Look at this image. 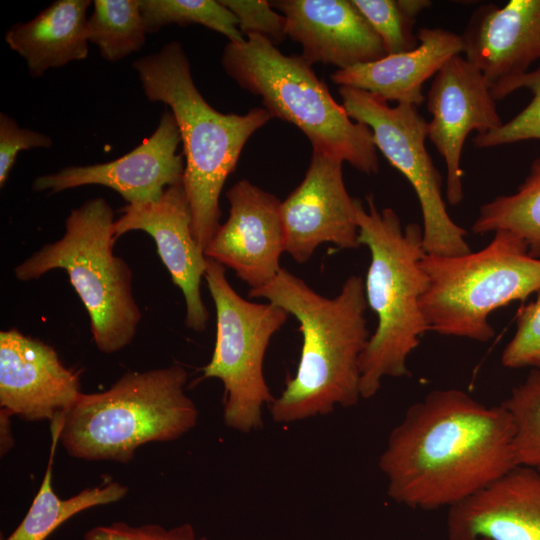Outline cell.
Here are the masks:
<instances>
[{"mask_svg": "<svg viewBox=\"0 0 540 540\" xmlns=\"http://www.w3.org/2000/svg\"><path fill=\"white\" fill-rule=\"evenodd\" d=\"M204 279L216 308V342L203 378L223 383V418L229 428L259 430L263 407L275 399L264 377L265 353L290 314L274 303L242 298L227 280L226 267L209 258Z\"/></svg>", "mask_w": 540, "mask_h": 540, "instance_id": "obj_9", "label": "cell"}, {"mask_svg": "<svg viewBox=\"0 0 540 540\" xmlns=\"http://www.w3.org/2000/svg\"><path fill=\"white\" fill-rule=\"evenodd\" d=\"M59 421L56 419L51 422L52 445L40 488L25 517L5 540H45L73 516L92 507L118 502L128 493L127 486L106 480L67 499L58 497L52 486V478L54 452L59 442Z\"/></svg>", "mask_w": 540, "mask_h": 540, "instance_id": "obj_22", "label": "cell"}, {"mask_svg": "<svg viewBox=\"0 0 540 540\" xmlns=\"http://www.w3.org/2000/svg\"><path fill=\"white\" fill-rule=\"evenodd\" d=\"M133 230L144 231L154 239L172 282L184 295L185 325L195 332H203L209 311L202 300L200 285L207 257L193 234L192 214L183 182L168 187L155 202L126 205L115 220V237L118 239Z\"/></svg>", "mask_w": 540, "mask_h": 540, "instance_id": "obj_15", "label": "cell"}, {"mask_svg": "<svg viewBox=\"0 0 540 540\" xmlns=\"http://www.w3.org/2000/svg\"><path fill=\"white\" fill-rule=\"evenodd\" d=\"M501 363L510 369H540V291L517 311L516 330L502 352Z\"/></svg>", "mask_w": 540, "mask_h": 540, "instance_id": "obj_29", "label": "cell"}, {"mask_svg": "<svg viewBox=\"0 0 540 540\" xmlns=\"http://www.w3.org/2000/svg\"><path fill=\"white\" fill-rule=\"evenodd\" d=\"M151 102L170 107L181 136L183 186L192 214L193 234L205 250L220 226L219 198L248 139L272 116L264 107L246 114H224L204 99L194 84L190 62L179 42L132 64Z\"/></svg>", "mask_w": 540, "mask_h": 540, "instance_id": "obj_3", "label": "cell"}, {"mask_svg": "<svg viewBox=\"0 0 540 540\" xmlns=\"http://www.w3.org/2000/svg\"><path fill=\"white\" fill-rule=\"evenodd\" d=\"M146 30L140 0H95L88 38L101 56L117 62L142 48Z\"/></svg>", "mask_w": 540, "mask_h": 540, "instance_id": "obj_24", "label": "cell"}, {"mask_svg": "<svg viewBox=\"0 0 540 540\" xmlns=\"http://www.w3.org/2000/svg\"><path fill=\"white\" fill-rule=\"evenodd\" d=\"M90 0H56L28 22L17 23L5 41L26 62L33 77L88 56Z\"/></svg>", "mask_w": 540, "mask_h": 540, "instance_id": "obj_21", "label": "cell"}, {"mask_svg": "<svg viewBox=\"0 0 540 540\" xmlns=\"http://www.w3.org/2000/svg\"><path fill=\"white\" fill-rule=\"evenodd\" d=\"M366 202L367 209L357 202L358 242L370 250L365 297L378 318L360 359L361 397L369 399L385 377L410 376L407 359L430 328L420 306L428 287L421 226L403 227L392 208L378 210L372 195Z\"/></svg>", "mask_w": 540, "mask_h": 540, "instance_id": "obj_4", "label": "cell"}, {"mask_svg": "<svg viewBox=\"0 0 540 540\" xmlns=\"http://www.w3.org/2000/svg\"><path fill=\"white\" fill-rule=\"evenodd\" d=\"M338 92L349 117L370 128L377 149L412 185L421 208L426 254L459 256L471 252L465 239L467 231L447 212L442 176L425 146L428 122L417 107H391L385 100L352 87L341 86Z\"/></svg>", "mask_w": 540, "mask_h": 540, "instance_id": "obj_10", "label": "cell"}, {"mask_svg": "<svg viewBox=\"0 0 540 540\" xmlns=\"http://www.w3.org/2000/svg\"><path fill=\"white\" fill-rule=\"evenodd\" d=\"M237 18L241 33L266 38L274 45L287 37L284 16L266 0H220Z\"/></svg>", "mask_w": 540, "mask_h": 540, "instance_id": "obj_30", "label": "cell"}, {"mask_svg": "<svg viewBox=\"0 0 540 540\" xmlns=\"http://www.w3.org/2000/svg\"><path fill=\"white\" fill-rule=\"evenodd\" d=\"M221 64L241 88L261 97L275 118L298 127L313 151L348 162L371 175L379 170L372 131L352 120L301 55H284L264 37L228 42Z\"/></svg>", "mask_w": 540, "mask_h": 540, "instance_id": "obj_6", "label": "cell"}, {"mask_svg": "<svg viewBox=\"0 0 540 540\" xmlns=\"http://www.w3.org/2000/svg\"><path fill=\"white\" fill-rule=\"evenodd\" d=\"M465 59L483 75L492 96L540 61V0L479 6L461 35Z\"/></svg>", "mask_w": 540, "mask_h": 540, "instance_id": "obj_17", "label": "cell"}, {"mask_svg": "<svg viewBox=\"0 0 540 540\" xmlns=\"http://www.w3.org/2000/svg\"><path fill=\"white\" fill-rule=\"evenodd\" d=\"M81 393L79 374L53 347L16 329L0 332V408L26 421L52 422Z\"/></svg>", "mask_w": 540, "mask_h": 540, "instance_id": "obj_16", "label": "cell"}, {"mask_svg": "<svg viewBox=\"0 0 540 540\" xmlns=\"http://www.w3.org/2000/svg\"><path fill=\"white\" fill-rule=\"evenodd\" d=\"M379 36L387 55L412 51L419 45L414 25L432 5L429 0H352Z\"/></svg>", "mask_w": 540, "mask_h": 540, "instance_id": "obj_26", "label": "cell"}, {"mask_svg": "<svg viewBox=\"0 0 540 540\" xmlns=\"http://www.w3.org/2000/svg\"><path fill=\"white\" fill-rule=\"evenodd\" d=\"M248 297L274 303L299 321L302 334L295 375L270 404L274 422L288 424L352 407L361 397L360 359L370 338L364 281L349 276L339 294L327 298L281 268Z\"/></svg>", "mask_w": 540, "mask_h": 540, "instance_id": "obj_2", "label": "cell"}, {"mask_svg": "<svg viewBox=\"0 0 540 540\" xmlns=\"http://www.w3.org/2000/svg\"><path fill=\"white\" fill-rule=\"evenodd\" d=\"M228 219L207 244L204 253L232 269L250 289L269 283L281 270L285 252V230L281 201L247 179L235 183L226 193Z\"/></svg>", "mask_w": 540, "mask_h": 540, "instance_id": "obj_14", "label": "cell"}, {"mask_svg": "<svg viewBox=\"0 0 540 540\" xmlns=\"http://www.w3.org/2000/svg\"><path fill=\"white\" fill-rule=\"evenodd\" d=\"M343 161L313 151L303 181L281 203L285 252L307 262L325 242L354 249L358 242L357 202L348 194Z\"/></svg>", "mask_w": 540, "mask_h": 540, "instance_id": "obj_13", "label": "cell"}, {"mask_svg": "<svg viewBox=\"0 0 540 540\" xmlns=\"http://www.w3.org/2000/svg\"><path fill=\"white\" fill-rule=\"evenodd\" d=\"M140 10L147 33L169 24L182 27L199 24L224 35L232 43L246 38L235 15L220 0H140Z\"/></svg>", "mask_w": 540, "mask_h": 540, "instance_id": "obj_25", "label": "cell"}, {"mask_svg": "<svg viewBox=\"0 0 540 540\" xmlns=\"http://www.w3.org/2000/svg\"><path fill=\"white\" fill-rule=\"evenodd\" d=\"M378 466L396 503L449 509L517 466L511 416L460 389L432 390L392 429Z\"/></svg>", "mask_w": 540, "mask_h": 540, "instance_id": "obj_1", "label": "cell"}, {"mask_svg": "<svg viewBox=\"0 0 540 540\" xmlns=\"http://www.w3.org/2000/svg\"><path fill=\"white\" fill-rule=\"evenodd\" d=\"M285 18L286 35L302 47L310 65L338 70L387 55L384 46L352 0H278L270 2Z\"/></svg>", "mask_w": 540, "mask_h": 540, "instance_id": "obj_18", "label": "cell"}, {"mask_svg": "<svg viewBox=\"0 0 540 540\" xmlns=\"http://www.w3.org/2000/svg\"><path fill=\"white\" fill-rule=\"evenodd\" d=\"M6 409L0 408V454L6 455L14 446L11 417Z\"/></svg>", "mask_w": 540, "mask_h": 540, "instance_id": "obj_33", "label": "cell"}, {"mask_svg": "<svg viewBox=\"0 0 540 540\" xmlns=\"http://www.w3.org/2000/svg\"><path fill=\"white\" fill-rule=\"evenodd\" d=\"M501 404L512 419L517 465L540 471V369H530Z\"/></svg>", "mask_w": 540, "mask_h": 540, "instance_id": "obj_27", "label": "cell"}, {"mask_svg": "<svg viewBox=\"0 0 540 540\" xmlns=\"http://www.w3.org/2000/svg\"><path fill=\"white\" fill-rule=\"evenodd\" d=\"M432 115L427 138L445 161L446 198L451 206L463 199L461 157L467 136L499 128L503 122L482 73L465 57H451L435 74L427 94Z\"/></svg>", "mask_w": 540, "mask_h": 540, "instance_id": "obj_11", "label": "cell"}, {"mask_svg": "<svg viewBox=\"0 0 540 540\" xmlns=\"http://www.w3.org/2000/svg\"><path fill=\"white\" fill-rule=\"evenodd\" d=\"M180 131L173 113L165 109L153 134L122 157L98 164L67 166L33 181L36 192L52 193L85 185L118 192L128 204L159 200L165 190L183 182L185 158L178 154Z\"/></svg>", "mask_w": 540, "mask_h": 540, "instance_id": "obj_12", "label": "cell"}, {"mask_svg": "<svg viewBox=\"0 0 540 540\" xmlns=\"http://www.w3.org/2000/svg\"><path fill=\"white\" fill-rule=\"evenodd\" d=\"M480 540H489V539H486V538H482V539H480Z\"/></svg>", "mask_w": 540, "mask_h": 540, "instance_id": "obj_34", "label": "cell"}, {"mask_svg": "<svg viewBox=\"0 0 540 540\" xmlns=\"http://www.w3.org/2000/svg\"><path fill=\"white\" fill-rule=\"evenodd\" d=\"M508 231L521 239L528 253L540 259V157L510 195H501L483 204L472 225L475 234Z\"/></svg>", "mask_w": 540, "mask_h": 540, "instance_id": "obj_23", "label": "cell"}, {"mask_svg": "<svg viewBox=\"0 0 540 540\" xmlns=\"http://www.w3.org/2000/svg\"><path fill=\"white\" fill-rule=\"evenodd\" d=\"M114 212L96 197L73 209L65 233L14 268L20 281L39 279L54 269L66 271L90 318L97 349L113 354L128 346L141 320L132 287V271L113 247Z\"/></svg>", "mask_w": 540, "mask_h": 540, "instance_id": "obj_7", "label": "cell"}, {"mask_svg": "<svg viewBox=\"0 0 540 540\" xmlns=\"http://www.w3.org/2000/svg\"><path fill=\"white\" fill-rule=\"evenodd\" d=\"M494 233L477 252L423 256L428 287L420 306L430 331L488 342L495 334L488 321L493 311L540 291V259L511 232Z\"/></svg>", "mask_w": 540, "mask_h": 540, "instance_id": "obj_8", "label": "cell"}, {"mask_svg": "<svg viewBox=\"0 0 540 540\" xmlns=\"http://www.w3.org/2000/svg\"><path fill=\"white\" fill-rule=\"evenodd\" d=\"M84 540H209L197 536L193 526L184 523L171 528L159 524L130 525L117 521L95 526L84 534Z\"/></svg>", "mask_w": 540, "mask_h": 540, "instance_id": "obj_31", "label": "cell"}, {"mask_svg": "<svg viewBox=\"0 0 540 540\" xmlns=\"http://www.w3.org/2000/svg\"><path fill=\"white\" fill-rule=\"evenodd\" d=\"M448 540H540V471L517 465L450 507Z\"/></svg>", "mask_w": 540, "mask_h": 540, "instance_id": "obj_19", "label": "cell"}, {"mask_svg": "<svg viewBox=\"0 0 540 540\" xmlns=\"http://www.w3.org/2000/svg\"><path fill=\"white\" fill-rule=\"evenodd\" d=\"M187 377L174 364L127 372L105 391L82 392L59 421V443L77 459L127 464L144 444L179 439L199 417L185 393Z\"/></svg>", "mask_w": 540, "mask_h": 540, "instance_id": "obj_5", "label": "cell"}, {"mask_svg": "<svg viewBox=\"0 0 540 540\" xmlns=\"http://www.w3.org/2000/svg\"><path fill=\"white\" fill-rule=\"evenodd\" d=\"M53 140L46 134L22 128L5 113L0 114V187L3 188L19 152L50 148Z\"/></svg>", "mask_w": 540, "mask_h": 540, "instance_id": "obj_32", "label": "cell"}, {"mask_svg": "<svg viewBox=\"0 0 540 540\" xmlns=\"http://www.w3.org/2000/svg\"><path fill=\"white\" fill-rule=\"evenodd\" d=\"M419 45L412 51L348 69L336 70L331 80L373 94L386 102L418 107L425 100L423 84L453 56L463 53L461 35L443 28H420Z\"/></svg>", "mask_w": 540, "mask_h": 540, "instance_id": "obj_20", "label": "cell"}, {"mask_svg": "<svg viewBox=\"0 0 540 540\" xmlns=\"http://www.w3.org/2000/svg\"><path fill=\"white\" fill-rule=\"evenodd\" d=\"M518 89H527L532 99L517 115L499 128L476 135L473 143L478 148H492L525 140H540V63L535 70L504 84L495 94L496 101Z\"/></svg>", "mask_w": 540, "mask_h": 540, "instance_id": "obj_28", "label": "cell"}]
</instances>
